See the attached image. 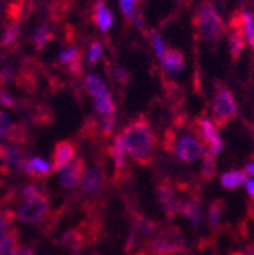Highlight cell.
Here are the masks:
<instances>
[{
  "mask_svg": "<svg viewBox=\"0 0 254 255\" xmlns=\"http://www.w3.org/2000/svg\"><path fill=\"white\" fill-rule=\"evenodd\" d=\"M125 150L139 166H151L154 163V152L158 146L157 134L145 116H137L126 123L120 134Z\"/></svg>",
  "mask_w": 254,
  "mask_h": 255,
  "instance_id": "1",
  "label": "cell"
},
{
  "mask_svg": "<svg viewBox=\"0 0 254 255\" xmlns=\"http://www.w3.org/2000/svg\"><path fill=\"white\" fill-rule=\"evenodd\" d=\"M186 251L183 231L175 225L160 227L134 255H178Z\"/></svg>",
  "mask_w": 254,
  "mask_h": 255,
  "instance_id": "2",
  "label": "cell"
},
{
  "mask_svg": "<svg viewBox=\"0 0 254 255\" xmlns=\"http://www.w3.org/2000/svg\"><path fill=\"white\" fill-rule=\"evenodd\" d=\"M15 217L27 223V225H41L50 219V199L43 190H37L34 193L21 198Z\"/></svg>",
  "mask_w": 254,
  "mask_h": 255,
  "instance_id": "3",
  "label": "cell"
},
{
  "mask_svg": "<svg viewBox=\"0 0 254 255\" xmlns=\"http://www.w3.org/2000/svg\"><path fill=\"white\" fill-rule=\"evenodd\" d=\"M198 35L209 43H215L224 32V21L210 2H204L194 18Z\"/></svg>",
  "mask_w": 254,
  "mask_h": 255,
  "instance_id": "4",
  "label": "cell"
},
{
  "mask_svg": "<svg viewBox=\"0 0 254 255\" xmlns=\"http://www.w3.org/2000/svg\"><path fill=\"white\" fill-rule=\"evenodd\" d=\"M212 113H213V122H215L213 125L216 128H224L238 114L236 101L233 98V93L224 84L216 85L215 99L212 104Z\"/></svg>",
  "mask_w": 254,
  "mask_h": 255,
  "instance_id": "5",
  "label": "cell"
},
{
  "mask_svg": "<svg viewBox=\"0 0 254 255\" xmlns=\"http://www.w3.org/2000/svg\"><path fill=\"white\" fill-rule=\"evenodd\" d=\"M107 185V163L104 156H98L93 159L88 169H85L81 188L82 193L91 199H96L102 195Z\"/></svg>",
  "mask_w": 254,
  "mask_h": 255,
  "instance_id": "6",
  "label": "cell"
},
{
  "mask_svg": "<svg viewBox=\"0 0 254 255\" xmlns=\"http://www.w3.org/2000/svg\"><path fill=\"white\" fill-rule=\"evenodd\" d=\"M155 196L168 220L180 213V199L175 191V182L169 176H162L155 184Z\"/></svg>",
  "mask_w": 254,
  "mask_h": 255,
  "instance_id": "7",
  "label": "cell"
},
{
  "mask_svg": "<svg viewBox=\"0 0 254 255\" xmlns=\"http://www.w3.org/2000/svg\"><path fill=\"white\" fill-rule=\"evenodd\" d=\"M206 152V146L200 138H195L194 135L184 134L180 138L175 137L172 153L177 155L183 163H194L198 158H201Z\"/></svg>",
  "mask_w": 254,
  "mask_h": 255,
  "instance_id": "8",
  "label": "cell"
},
{
  "mask_svg": "<svg viewBox=\"0 0 254 255\" xmlns=\"http://www.w3.org/2000/svg\"><path fill=\"white\" fill-rule=\"evenodd\" d=\"M192 129L194 132L198 135V138L204 143V146H209V150L216 156L221 150H222V143L216 126L213 125V122L210 119L206 117H198L195 122H192Z\"/></svg>",
  "mask_w": 254,
  "mask_h": 255,
  "instance_id": "9",
  "label": "cell"
},
{
  "mask_svg": "<svg viewBox=\"0 0 254 255\" xmlns=\"http://www.w3.org/2000/svg\"><path fill=\"white\" fill-rule=\"evenodd\" d=\"M108 155L111 156L114 163V175H113V182L114 184H122L130 176V167L128 161H126V150L122 141L120 134H117L113 138V143L108 146Z\"/></svg>",
  "mask_w": 254,
  "mask_h": 255,
  "instance_id": "10",
  "label": "cell"
},
{
  "mask_svg": "<svg viewBox=\"0 0 254 255\" xmlns=\"http://www.w3.org/2000/svg\"><path fill=\"white\" fill-rule=\"evenodd\" d=\"M15 172L20 175H26L34 181H38V179H46L52 173V166L41 156H30L21 159Z\"/></svg>",
  "mask_w": 254,
  "mask_h": 255,
  "instance_id": "11",
  "label": "cell"
},
{
  "mask_svg": "<svg viewBox=\"0 0 254 255\" xmlns=\"http://www.w3.org/2000/svg\"><path fill=\"white\" fill-rule=\"evenodd\" d=\"M78 150V146L75 140H59L56 141L53 152H52V172H59L64 169L72 159L75 158Z\"/></svg>",
  "mask_w": 254,
  "mask_h": 255,
  "instance_id": "12",
  "label": "cell"
},
{
  "mask_svg": "<svg viewBox=\"0 0 254 255\" xmlns=\"http://www.w3.org/2000/svg\"><path fill=\"white\" fill-rule=\"evenodd\" d=\"M87 169L85 158H75V161L69 163L64 169L59 170V185L62 188H76L81 184L84 172Z\"/></svg>",
  "mask_w": 254,
  "mask_h": 255,
  "instance_id": "13",
  "label": "cell"
},
{
  "mask_svg": "<svg viewBox=\"0 0 254 255\" xmlns=\"http://www.w3.org/2000/svg\"><path fill=\"white\" fill-rule=\"evenodd\" d=\"M130 214V220H131V231L139 237V239H151L155 231L160 228L157 222H154L152 219L146 217L145 214H142L136 207L133 208H126Z\"/></svg>",
  "mask_w": 254,
  "mask_h": 255,
  "instance_id": "14",
  "label": "cell"
},
{
  "mask_svg": "<svg viewBox=\"0 0 254 255\" xmlns=\"http://www.w3.org/2000/svg\"><path fill=\"white\" fill-rule=\"evenodd\" d=\"M88 236L84 230V227H78V228H70L67 230L64 234H62L58 240V245L61 248H64L67 251H70L73 255H79L81 251L85 248V245L88 243Z\"/></svg>",
  "mask_w": 254,
  "mask_h": 255,
  "instance_id": "15",
  "label": "cell"
},
{
  "mask_svg": "<svg viewBox=\"0 0 254 255\" xmlns=\"http://www.w3.org/2000/svg\"><path fill=\"white\" fill-rule=\"evenodd\" d=\"M232 29L233 34L230 35V53H232V59L238 61L244 47H245V32L242 27V17H241V11L235 12V15L232 17Z\"/></svg>",
  "mask_w": 254,
  "mask_h": 255,
  "instance_id": "16",
  "label": "cell"
},
{
  "mask_svg": "<svg viewBox=\"0 0 254 255\" xmlns=\"http://www.w3.org/2000/svg\"><path fill=\"white\" fill-rule=\"evenodd\" d=\"M180 213L187 217V220L192 223L194 228H200L203 223V213L200 204V195L192 193L187 199L180 201Z\"/></svg>",
  "mask_w": 254,
  "mask_h": 255,
  "instance_id": "17",
  "label": "cell"
},
{
  "mask_svg": "<svg viewBox=\"0 0 254 255\" xmlns=\"http://www.w3.org/2000/svg\"><path fill=\"white\" fill-rule=\"evenodd\" d=\"M23 158V150L20 147L14 144H0V172L9 173L11 170H15Z\"/></svg>",
  "mask_w": 254,
  "mask_h": 255,
  "instance_id": "18",
  "label": "cell"
},
{
  "mask_svg": "<svg viewBox=\"0 0 254 255\" xmlns=\"http://www.w3.org/2000/svg\"><path fill=\"white\" fill-rule=\"evenodd\" d=\"M163 66L171 75H178L184 69V55L177 49H168L165 50L163 56Z\"/></svg>",
  "mask_w": 254,
  "mask_h": 255,
  "instance_id": "19",
  "label": "cell"
},
{
  "mask_svg": "<svg viewBox=\"0 0 254 255\" xmlns=\"http://www.w3.org/2000/svg\"><path fill=\"white\" fill-rule=\"evenodd\" d=\"M93 18H94V21H96V24L99 26V29L104 32V34L113 26V21H114V17H113L111 11L107 8V5L102 2V0H99V2H96V5H94Z\"/></svg>",
  "mask_w": 254,
  "mask_h": 255,
  "instance_id": "20",
  "label": "cell"
},
{
  "mask_svg": "<svg viewBox=\"0 0 254 255\" xmlns=\"http://www.w3.org/2000/svg\"><path fill=\"white\" fill-rule=\"evenodd\" d=\"M20 243V233L17 228H11L9 233L0 239V255H17Z\"/></svg>",
  "mask_w": 254,
  "mask_h": 255,
  "instance_id": "21",
  "label": "cell"
},
{
  "mask_svg": "<svg viewBox=\"0 0 254 255\" xmlns=\"http://www.w3.org/2000/svg\"><path fill=\"white\" fill-rule=\"evenodd\" d=\"M84 88L87 90V93L91 96L93 99L102 98V96H105L108 93L105 82L101 78H98L96 75H87L85 76V79H84Z\"/></svg>",
  "mask_w": 254,
  "mask_h": 255,
  "instance_id": "22",
  "label": "cell"
},
{
  "mask_svg": "<svg viewBox=\"0 0 254 255\" xmlns=\"http://www.w3.org/2000/svg\"><path fill=\"white\" fill-rule=\"evenodd\" d=\"M94 111L102 119H111L116 114V105L113 102L111 93H107L102 98L94 99Z\"/></svg>",
  "mask_w": 254,
  "mask_h": 255,
  "instance_id": "23",
  "label": "cell"
},
{
  "mask_svg": "<svg viewBox=\"0 0 254 255\" xmlns=\"http://www.w3.org/2000/svg\"><path fill=\"white\" fill-rule=\"evenodd\" d=\"M248 181V175L245 173V170H233V172H226L221 176V184L224 188L233 190L238 188L239 185L245 184Z\"/></svg>",
  "mask_w": 254,
  "mask_h": 255,
  "instance_id": "24",
  "label": "cell"
},
{
  "mask_svg": "<svg viewBox=\"0 0 254 255\" xmlns=\"http://www.w3.org/2000/svg\"><path fill=\"white\" fill-rule=\"evenodd\" d=\"M200 176L204 182H209L216 176V159L210 150H206L203 155V164H201Z\"/></svg>",
  "mask_w": 254,
  "mask_h": 255,
  "instance_id": "25",
  "label": "cell"
},
{
  "mask_svg": "<svg viewBox=\"0 0 254 255\" xmlns=\"http://www.w3.org/2000/svg\"><path fill=\"white\" fill-rule=\"evenodd\" d=\"M14 217H15V211H12L11 208L0 207V239L5 237L12 228Z\"/></svg>",
  "mask_w": 254,
  "mask_h": 255,
  "instance_id": "26",
  "label": "cell"
},
{
  "mask_svg": "<svg viewBox=\"0 0 254 255\" xmlns=\"http://www.w3.org/2000/svg\"><path fill=\"white\" fill-rule=\"evenodd\" d=\"M226 202L222 199H215L210 207H209V220H210V227L212 230L219 228V222H221V213L224 210Z\"/></svg>",
  "mask_w": 254,
  "mask_h": 255,
  "instance_id": "27",
  "label": "cell"
},
{
  "mask_svg": "<svg viewBox=\"0 0 254 255\" xmlns=\"http://www.w3.org/2000/svg\"><path fill=\"white\" fill-rule=\"evenodd\" d=\"M53 38V34L50 32V29L43 24L37 32H35V35H34V44H35V49L37 50H43Z\"/></svg>",
  "mask_w": 254,
  "mask_h": 255,
  "instance_id": "28",
  "label": "cell"
},
{
  "mask_svg": "<svg viewBox=\"0 0 254 255\" xmlns=\"http://www.w3.org/2000/svg\"><path fill=\"white\" fill-rule=\"evenodd\" d=\"M241 17H242V27L247 37L245 40L248 41L251 49H254V20L247 11H241Z\"/></svg>",
  "mask_w": 254,
  "mask_h": 255,
  "instance_id": "29",
  "label": "cell"
},
{
  "mask_svg": "<svg viewBox=\"0 0 254 255\" xmlns=\"http://www.w3.org/2000/svg\"><path fill=\"white\" fill-rule=\"evenodd\" d=\"M15 123L9 119V116L3 111H0V140H6L12 132Z\"/></svg>",
  "mask_w": 254,
  "mask_h": 255,
  "instance_id": "30",
  "label": "cell"
},
{
  "mask_svg": "<svg viewBox=\"0 0 254 255\" xmlns=\"http://www.w3.org/2000/svg\"><path fill=\"white\" fill-rule=\"evenodd\" d=\"M136 3L137 0H119L120 9L128 20H136Z\"/></svg>",
  "mask_w": 254,
  "mask_h": 255,
  "instance_id": "31",
  "label": "cell"
},
{
  "mask_svg": "<svg viewBox=\"0 0 254 255\" xmlns=\"http://www.w3.org/2000/svg\"><path fill=\"white\" fill-rule=\"evenodd\" d=\"M67 70H69V73L70 75H75V76H79L81 73H82V55H81V52H78L67 64Z\"/></svg>",
  "mask_w": 254,
  "mask_h": 255,
  "instance_id": "32",
  "label": "cell"
},
{
  "mask_svg": "<svg viewBox=\"0 0 254 255\" xmlns=\"http://www.w3.org/2000/svg\"><path fill=\"white\" fill-rule=\"evenodd\" d=\"M102 56V44L99 41L91 43L90 49H88V62L90 64H96Z\"/></svg>",
  "mask_w": 254,
  "mask_h": 255,
  "instance_id": "33",
  "label": "cell"
},
{
  "mask_svg": "<svg viewBox=\"0 0 254 255\" xmlns=\"http://www.w3.org/2000/svg\"><path fill=\"white\" fill-rule=\"evenodd\" d=\"M18 37V24H11L3 34V38H2V44L3 46H9L12 44Z\"/></svg>",
  "mask_w": 254,
  "mask_h": 255,
  "instance_id": "34",
  "label": "cell"
},
{
  "mask_svg": "<svg viewBox=\"0 0 254 255\" xmlns=\"http://www.w3.org/2000/svg\"><path fill=\"white\" fill-rule=\"evenodd\" d=\"M17 102L12 96L3 88L0 87V107H5V108H15Z\"/></svg>",
  "mask_w": 254,
  "mask_h": 255,
  "instance_id": "35",
  "label": "cell"
},
{
  "mask_svg": "<svg viewBox=\"0 0 254 255\" xmlns=\"http://www.w3.org/2000/svg\"><path fill=\"white\" fill-rule=\"evenodd\" d=\"M113 131H114V117L102 119V122H101V134H102V137H105V138L111 137Z\"/></svg>",
  "mask_w": 254,
  "mask_h": 255,
  "instance_id": "36",
  "label": "cell"
},
{
  "mask_svg": "<svg viewBox=\"0 0 254 255\" xmlns=\"http://www.w3.org/2000/svg\"><path fill=\"white\" fill-rule=\"evenodd\" d=\"M114 78L117 79L119 85H126V84L130 82L131 75H130L128 70H125L123 67H116L114 69Z\"/></svg>",
  "mask_w": 254,
  "mask_h": 255,
  "instance_id": "37",
  "label": "cell"
},
{
  "mask_svg": "<svg viewBox=\"0 0 254 255\" xmlns=\"http://www.w3.org/2000/svg\"><path fill=\"white\" fill-rule=\"evenodd\" d=\"M137 242H139V237L131 231L130 234H128V237H126V243H125V252L126 254H131L134 249H136V246H137Z\"/></svg>",
  "mask_w": 254,
  "mask_h": 255,
  "instance_id": "38",
  "label": "cell"
},
{
  "mask_svg": "<svg viewBox=\"0 0 254 255\" xmlns=\"http://www.w3.org/2000/svg\"><path fill=\"white\" fill-rule=\"evenodd\" d=\"M76 53H78V50H76L75 47H70V49H67V50H64V52H61V53H59V61H61L62 64H67Z\"/></svg>",
  "mask_w": 254,
  "mask_h": 255,
  "instance_id": "39",
  "label": "cell"
},
{
  "mask_svg": "<svg viewBox=\"0 0 254 255\" xmlns=\"http://www.w3.org/2000/svg\"><path fill=\"white\" fill-rule=\"evenodd\" d=\"M152 43H154V47H155L157 56H160V58H162V56H163V53H165V46H163L162 37H160V35H154Z\"/></svg>",
  "mask_w": 254,
  "mask_h": 255,
  "instance_id": "40",
  "label": "cell"
},
{
  "mask_svg": "<svg viewBox=\"0 0 254 255\" xmlns=\"http://www.w3.org/2000/svg\"><path fill=\"white\" fill-rule=\"evenodd\" d=\"M12 69H5V70H2V72H0V87H2V85H5L11 78H12Z\"/></svg>",
  "mask_w": 254,
  "mask_h": 255,
  "instance_id": "41",
  "label": "cell"
},
{
  "mask_svg": "<svg viewBox=\"0 0 254 255\" xmlns=\"http://www.w3.org/2000/svg\"><path fill=\"white\" fill-rule=\"evenodd\" d=\"M17 255H35V246H34V245L23 246V248L18 249Z\"/></svg>",
  "mask_w": 254,
  "mask_h": 255,
  "instance_id": "42",
  "label": "cell"
},
{
  "mask_svg": "<svg viewBox=\"0 0 254 255\" xmlns=\"http://www.w3.org/2000/svg\"><path fill=\"white\" fill-rule=\"evenodd\" d=\"M247 191H248V195L254 199V181H247Z\"/></svg>",
  "mask_w": 254,
  "mask_h": 255,
  "instance_id": "43",
  "label": "cell"
},
{
  "mask_svg": "<svg viewBox=\"0 0 254 255\" xmlns=\"http://www.w3.org/2000/svg\"><path fill=\"white\" fill-rule=\"evenodd\" d=\"M245 173L247 175H253L254 176V161H251V163H248L247 166H245Z\"/></svg>",
  "mask_w": 254,
  "mask_h": 255,
  "instance_id": "44",
  "label": "cell"
},
{
  "mask_svg": "<svg viewBox=\"0 0 254 255\" xmlns=\"http://www.w3.org/2000/svg\"><path fill=\"white\" fill-rule=\"evenodd\" d=\"M247 255H254V245H251L250 248H248V254Z\"/></svg>",
  "mask_w": 254,
  "mask_h": 255,
  "instance_id": "45",
  "label": "cell"
},
{
  "mask_svg": "<svg viewBox=\"0 0 254 255\" xmlns=\"http://www.w3.org/2000/svg\"><path fill=\"white\" fill-rule=\"evenodd\" d=\"M232 255H247V254H244V252H235V254H232Z\"/></svg>",
  "mask_w": 254,
  "mask_h": 255,
  "instance_id": "46",
  "label": "cell"
}]
</instances>
